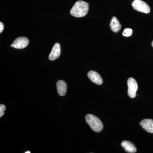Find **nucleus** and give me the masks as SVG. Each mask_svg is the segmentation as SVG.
<instances>
[{"instance_id": "obj_1", "label": "nucleus", "mask_w": 153, "mask_h": 153, "mask_svg": "<svg viewBox=\"0 0 153 153\" xmlns=\"http://www.w3.org/2000/svg\"><path fill=\"white\" fill-rule=\"evenodd\" d=\"M89 10V4L84 1H78L72 7L70 13L76 18H81L86 16Z\"/></svg>"}, {"instance_id": "obj_2", "label": "nucleus", "mask_w": 153, "mask_h": 153, "mask_svg": "<svg viewBox=\"0 0 153 153\" xmlns=\"http://www.w3.org/2000/svg\"><path fill=\"white\" fill-rule=\"evenodd\" d=\"M85 121L94 131L100 132L103 129V126L101 120L94 115L88 114L85 116Z\"/></svg>"}, {"instance_id": "obj_3", "label": "nucleus", "mask_w": 153, "mask_h": 153, "mask_svg": "<svg viewBox=\"0 0 153 153\" xmlns=\"http://www.w3.org/2000/svg\"><path fill=\"white\" fill-rule=\"evenodd\" d=\"M134 10L144 13L148 14L150 12V7L146 3L142 0H134L132 3Z\"/></svg>"}, {"instance_id": "obj_4", "label": "nucleus", "mask_w": 153, "mask_h": 153, "mask_svg": "<svg viewBox=\"0 0 153 153\" xmlns=\"http://www.w3.org/2000/svg\"><path fill=\"white\" fill-rule=\"evenodd\" d=\"M127 85L128 86V94L130 98H134L136 95L138 89V85L137 81L134 78L130 77L128 79Z\"/></svg>"}, {"instance_id": "obj_5", "label": "nucleus", "mask_w": 153, "mask_h": 153, "mask_svg": "<svg viewBox=\"0 0 153 153\" xmlns=\"http://www.w3.org/2000/svg\"><path fill=\"white\" fill-rule=\"evenodd\" d=\"M29 43V41L27 38L25 37H20L16 39L13 44L14 48L17 49H22L27 47Z\"/></svg>"}, {"instance_id": "obj_6", "label": "nucleus", "mask_w": 153, "mask_h": 153, "mask_svg": "<svg viewBox=\"0 0 153 153\" xmlns=\"http://www.w3.org/2000/svg\"><path fill=\"white\" fill-rule=\"evenodd\" d=\"M88 76L92 82L97 85H101L103 82V80L100 75L95 71H91L88 72Z\"/></svg>"}, {"instance_id": "obj_7", "label": "nucleus", "mask_w": 153, "mask_h": 153, "mask_svg": "<svg viewBox=\"0 0 153 153\" xmlns=\"http://www.w3.org/2000/svg\"><path fill=\"white\" fill-rule=\"evenodd\" d=\"M60 55V44L56 43L52 48V51L49 55V59L50 60H55L57 59Z\"/></svg>"}, {"instance_id": "obj_8", "label": "nucleus", "mask_w": 153, "mask_h": 153, "mask_svg": "<svg viewBox=\"0 0 153 153\" xmlns=\"http://www.w3.org/2000/svg\"><path fill=\"white\" fill-rule=\"evenodd\" d=\"M140 125L145 130L153 134V120L152 119L143 120L140 123Z\"/></svg>"}, {"instance_id": "obj_9", "label": "nucleus", "mask_w": 153, "mask_h": 153, "mask_svg": "<svg viewBox=\"0 0 153 153\" xmlns=\"http://www.w3.org/2000/svg\"><path fill=\"white\" fill-rule=\"evenodd\" d=\"M121 145L127 152L130 153L136 152L137 149L135 146L130 142L128 141H123Z\"/></svg>"}, {"instance_id": "obj_10", "label": "nucleus", "mask_w": 153, "mask_h": 153, "mask_svg": "<svg viewBox=\"0 0 153 153\" xmlns=\"http://www.w3.org/2000/svg\"><path fill=\"white\" fill-rule=\"evenodd\" d=\"M57 92L60 96H63L66 94L67 90V85L66 82L62 80H59L57 83Z\"/></svg>"}, {"instance_id": "obj_11", "label": "nucleus", "mask_w": 153, "mask_h": 153, "mask_svg": "<svg viewBox=\"0 0 153 153\" xmlns=\"http://www.w3.org/2000/svg\"><path fill=\"white\" fill-rule=\"evenodd\" d=\"M111 29L114 33H117L121 28V25L116 17H113L110 24Z\"/></svg>"}, {"instance_id": "obj_12", "label": "nucleus", "mask_w": 153, "mask_h": 153, "mask_svg": "<svg viewBox=\"0 0 153 153\" xmlns=\"http://www.w3.org/2000/svg\"><path fill=\"white\" fill-rule=\"evenodd\" d=\"M132 33V30L129 28H127L124 30L123 33V35L125 37H127L131 36Z\"/></svg>"}, {"instance_id": "obj_13", "label": "nucleus", "mask_w": 153, "mask_h": 153, "mask_svg": "<svg viewBox=\"0 0 153 153\" xmlns=\"http://www.w3.org/2000/svg\"><path fill=\"white\" fill-rule=\"evenodd\" d=\"M6 110V106L4 105H0V117H1L4 115V111Z\"/></svg>"}, {"instance_id": "obj_14", "label": "nucleus", "mask_w": 153, "mask_h": 153, "mask_svg": "<svg viewBox=\"0 0 153 153\" xmlns=\"http://www.w3.org/2000/svg\"><path fill=\"white\" fill-rule=\"evenodd\" d=\"M4 29V25L2 22H0V33L3 32Z\"/></svg>"}, {"instance_id": "obj_15", "label": "nucleus", "mask_w": 153, "mask_h": 153, "mask_svg": "<svg viewBox=\"0 0 153 153\" xmlns=\"http://www.w3.org/2000/svg\"><path fill=\"white\" fill-rule=\"evenodd\" d=\"M30 151H27V152H25V153H30Z\"/></svg>"}, {"instance_id": "obj_16", "label": "nucleus", "mask_w": 153, "mask_h": 153, "mask_svg": "<svg viewBox=\"0 0 153 153\" xmlns=\"http://www.w3.org/2000/svg\"><path fill=\"white\" fill-rule=\"evenodd\" d=\"M152 47H153V41L152 42Z\"/></svg>"}]
</instances>
